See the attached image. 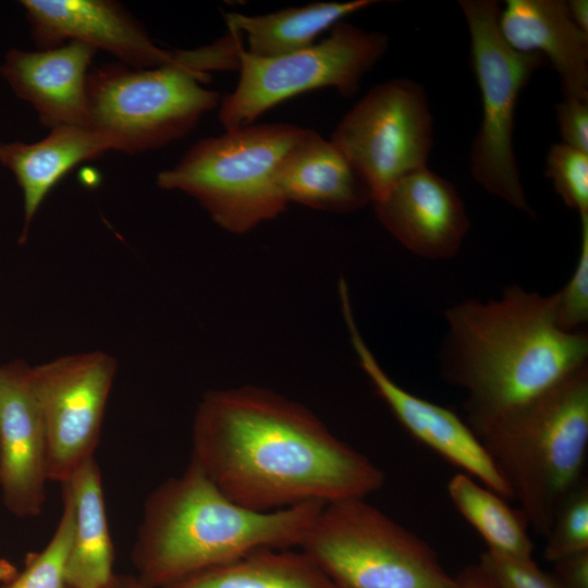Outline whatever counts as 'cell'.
<instances>
[{
	"mask_svg": "<svg viewBox=\"0 0 588 588\" xmlns=\"http://www.w3.org/2000/svg\"><path fill=\"white\" fill-rule=\"evenodd\" d=\"M191 461L232 501L259 512L366 499L385 481L306 406L256 385L204 394Z\"/></svg>",
	"mask_w": 588,
	"mask_h": 588,
	"instance_id": "1",
	"label": "cell"
},
{
	"mask_svg": "<svg viewBox=\"0 0 588 588\" xmlns=\"http://www.w3.org/2000/svg\"><path fill=\"white\" fill-rule=\"evenodd\" d=\"M444 318L440 371L465 392L477 437L588 365V335L558 324L553 295L511 285L495 299L456 303Z\"/></svg>",
	"mask_w": 588,
	"mask_h": 588,
	"instance_id": "2",
	"label": "cell"
},
{
	"mask_svg": "<svg viewBox=\"0 0 588 588\" xmlns=\"http://www.w3.org/2000/svg\"><path fill=\"white\" fill-rule=\"evenodd\" d=\"M323 505L254 511L228 498L189 461L145 501L131 554L136 577L164 588L260 549L299 547Z\"/></svg>",
	"mask_w": 588,
	"mask_h": 588,
	"instance_id": "3",
	"label": "cell"
},
{
	"mask_svg": "<svg viewBox=\"0 0 588 588\" xmlns=\"http://www.w3.org/2000/svg\"><path fill=\"white\" fill-rule=\"evenodd\" d=\"M478 438L529 528L546 537L562 502L584 481L588 365Z\"/></svg>",
	"mask_w": 588,
	"mask_h": 588,
	"instance_id": "4",
	"label": "cell"
},
{
	"mask_svg": "<svg viewBox=\"0 0 588 588\" xmlns=\"http://www.w3.org/2000/svg\"><path fill=\"white\" fill-rule=\"evenodd\" d=\"M304 131L290 123L225 130L197 142L174 167L159 172L157 185L195 198L224 231L246 234L286 210L275 170Z\"/></svg>",
	"mask_w": 588,
	"mask_h": 588,
	"instance_id": "5",
	"label": "cell"
},
{
	"mask_svg": "<svg viewBox=\"0 0 588 588\" xmlns=\"http://www.w3.org/2000/svg\"><path fill=\"white\" fill-rule=\"evenodd\" d=\"M299 548L336 588H458L425 540L366 499L324 504Z\"/></svg>",
	"mask_w": 588,
	"mask_h": 588,
	"instance_id": "6",
	"label": "cell"
},
{
	"mask_svg": "<svg viewBox=\"0 0 588 588\" xmlns=\"http://www.w3.org/2000/svg\"><path fill=\"white\" fill-rule=\"evenodd\" d=\"M458 5L468 27L471 68L482 102L481 122L469 151V172L485 191L535 217L520 181L513 135L519 94L546 60L506 44L499 29L498 1L460 0Z\"/></svg>",
	"mask_w": 588,
	"mask_h": 588,
	"instance_id": "7",
	"label": "cell"
},
{
	"mask_svg": "<svg viewBox=\"0 0 588 588\" xmlns=\"http://www.w3.org/2000/svg\"><path fill=\"white\" fill-rule=\"evenodd\" d=\"M208 79L173 61L135 71L121 64L96 68L86 79L89 128L113 137L120 151L162 147L219 107V93L200 85Z\"/></svg>",
	"mask_w": 588,
	"mask_h": 588,
	"instance_id": "8",
	"label": "cell"
},
{
	"mask_svg": "<svg viewBox=\"0 0 588 588\" xmlns=\"http://www.w3.org/2000/svg\"><path fill=\"white\" fill-rule=\"evenodd\" d=\"M330 30L321 41L277 58H256L244 49L237 84L219 105L224 128L250 125L272 107L314 89L331 87L343 97L354 96L363 76L385 54L389 37L345 20Z\"/></svg>",
	"mask_w": 588,
	"mask_h": 588,
	"instance_id": "9",
	"label": "cell"
},
{
	"mask_svg": "<svg viewBox=\"0 0 588 588\" xmlns=\"http://www.w3.org/2000/svg\"><path fill=\"white\" fill-rule=\"evenodd\" d=\"M330 139L366 183L371 203L380 199L400 179L427 167L433 122L425 88L403 77L375 85Z\"/></svg>",
	"mask_w": 588,
	"mask_h": 588,
	"instance_id": "10",
	"label": "cell"
},
{
	"mask_svg": "<svg viewBox=\"0 0 588 588\" xmlns=\"http://www.w3.org/2000/svg\"><path fill=\"white\" fill-rule=\"evenodd\" d=\"M117 370V359L99 350L32 366L47 438L49 481L64 483L94 457Z\"/></svg>",
	"mask_w": 588,
	"mask_h": 588,
	"instance_id": "11",
	"label": "cell"
},
{
	"mask_svg": "<svg viewBox=\"0 0 588 588\" xmlns=\"http://www.w3.org/2000/svg\"><path fill=\"white\" fill-rule=\"evenodd\" d=\"M341 313L358 365L400 425L418 442L505 500L512 491L471 428L452 409L399 385L380 366L357 327L347 282L339 280Z\"/></svg>",
	"mask_w": 588,
	"mask_h": 588,
	"instance_id": "12",
	"label": "cell"
},
{
	"mask_svg": "<svg viewBox=\"0 0 588 588\" xmlns=\"http://www.w3.org/2000/svg\"><path fill=\"white\" fill-rule=\"evenodd\" d=\"M47 438L32 381L22 359L0 365V489L19 517L41 513L46 499Z\"/></svg>",
	"mask_w": 588,
	"mask_h": 588,
	"instance_id": "13",
	"label": "cell"
},
{
	"mask_svg": "<svg viewBox=\"0 0 588 588\" xmlns=\"http://www.w3.org/2000/svg\"><path fill=\"white\" fill-rule=\"evenodd\" d=\"M30 36L40 49L64 40L102 49L137 70L172 63V50L156 46L143 26L108 0H22Z\"/></svg>",
	"mask_w": 588,
	"mask_h": 588,
	"instance_id": "14",
	"label": "cell"
},
{
	"mask_svg": "<svg viewBox=\"0 0 588 588\" xmlns=\"http://www.w3.org/2000/svg\"><path fill=\"white\" fill-rule=\"evenodd\" d=\"M372 205L381 225L425 259L453 258L470 228L455 186L427 167L400 179Z\"/></svg>",
	"mask_w": 588,
	"mask_h": 588,
	"instance_id": "15",
	"label": "cell"
},
{
	"mask_svg": "<svg viewBox=\"0 0 588 588\" xmlns=\"http://www.w3.org/2000/svg\"><path fill=\"white\" fill-rule=\"evenodd\" d=\"M96 51L77 41L39 51L12 48L0 73L14 94L32 105L44 125L89 127L86 79Z\"/></svg>",
	"mask_w": 588,
	"mask_h": 588,
	"instance_id": "16",
	"label": "cell"
},
{
	"mask_svg": "<svg viewBox=\"0 0 588 588\" xmlns=\"http://www.w3.org/2000/svg\"><path fill=\"white\" fill-rule=\"evenodd\" d=\"M499 29L514 50L551 63L563 98L588 101V33L572 21L565 1L507 0Z\"/></svg>",
	"mask_w": 588,
	"mask_h": 588,
	"instance_id": "17",
	"label": "cell"
},
{
	"mask_svg": "<svg viewBox=\"0 0 588 588\" xmlns=\"http://www.w3.org/2000/svg\"><path fill=\"white\" fill-rule=\"evenodd\" d=\"M275 183L287 203L351 213L371 203L370 192L344 152L311 128L286 151L275 170Z\"/></svg>",
	"mask_w": 588,
	"mask_h": 588,
	"instance_id": "18",
	"label": "cell"
},
{
	"mask_svg": "<svg viewBox=\"0 0 588 588\" xmlns=\"http://www.w3.org/2000/svg\"><path fill=\"white\" fill-rule=\"evenodd\" d=\"M108 150H119L110 135L81 126H59L36 143H1L0 163L12 172L23 194L24 223L20 243L52 187L76 164Z\"/></svg>",
	"mask_w": 588,
	"mask_h": 588,
	"instance_id": "19",
	"label": "cell"
},
{
	"mask_svg": "<svg viewBox=\"0 0 588 588\" xmlns=\"http://www.w3.org/2000/svg\"><path fill=\"white\" fill-rule=\"evenodd\" d=\"M72 503V539L66 563L70 588H105L114 576L100 468L95 457L62 483Z\"/></svg>",
	"mask_w": 588,
	"mask_h": 588,
	"instance_id": "20",
	"label": "cell"
},
{
	"mask_svg": "<svg viewBox=\"0 0 588 588\" xmlns=\"http://www.w3.org/2000/svg\"><path fill=\"white\" fill-rule=\"evenodd\" d=\"M379 1H318L275 12L247 15L229 12L223 16L229 29L243 36L245 51L256 58H277L315 44L326 29L355 12Z\"/></svg>",
	"mask_w": 588,
	"mask_h": 588,
	"instance_id": "21",
	"label": "cell"
},
{
	"mask_svg": "<svg viewBox=\"0 0 588 588\" xmlns=\"http://www.w3.org/2000/svg\"><path fill=\"white\" fill-rule=\"evenodd\" d=\"M164 588H336L302 552L260 549Z\"/></svg>",
	"mask_w": 588,
	"mask_h": 588,
	"instance_id": "22",
	"label": "cell"
},
{
	"mask_svg": "<svg viewBox=\"0 0 588 588\" xmlns=\"http://www.w3.org/2000/svg\"><path fill=\"white\" fill-rule=\"evenodd\" d=\"M448 494L455 509L480 535L487 550L517 559H534V542L522 511L461 471L448 482Z\"/></svg>",
	"mask_w": 588,
	"mask_h": 588,
	"instance_id": "23",
	"label": "cell"
},
{
	"mask_svg": "<svg viewBox=\"0 0 588 588\" xmlns=\"http://www.w3.org/2000/svg\"><path fill=\"white\" fill-rule=\"evenodd\" d=\"M62 513L52 537L39 552L26 556L24 568L1 588H70L66 563L72 539L71 499L62 490Z\"/></svg>",
	"mask_w": 588,
	"mask_h": 588,
	"instance_id": "24",
	"label": "cell"
},
{
	"mask_svg": "<svg viewBox=\"0 0 588 588\" xmlns=\"http://www.w3.org/2000/svg\"><path fill=\"white\" fill-rule=\"evenodd\" d=\"M543 556L555 562L588 551V486L581 482L560 505L546 535Z\"/></svg>",
	"mask_w": 588,
	"mask_h": 588,
	"instance_id": "25",
	"label": "cell"
},
{
	"mask_svg": "<svg viewBox=\"0 0 588 588\" xmlns=\"http://www.w3.org/2000/svg\"><path fill=\"white\" fill-rule=\"evenodd\" d=\"M546 175L563 203L588 217V154L564 143L552 144L546 159Z\"/></svg>",
	"mask_w": 588,
	"mask_h": 588,
	"instance_id": "26",
	"label": "cell"
},
{
	"mask_svg": "<svg viewBox=\"0 0 588 588\" xmlns=\"http://www.w3.org/2000/svg\"><path fill=\"white\" fill-rule=\"evenodd\" d=\"M558 324L583 331L588 322V217L580 218V248L576 267L562 290L552 294Z\"/></svg>",
	"mask_w": 588,
	"mask_h": 588,
	"instance_id": "27",
	"label": "cell"
},
{
	"mask_svg": "<svg viewBox=\"0 0 588 588\" xmlns=\"http://www.w3.org/2000/svg\"><path fill=\"white\" fill-rule=\"evenodd\" d=\"M244 49L243 36L229 29L228 34L210 45L195 49L172 50L173 62L196 74L209 77L210 71L238 72Z\"/></svg>",
	"mask_w": 588,
	"mask_h": 588,
	"instance_id": "28",
	"label": "cell"
},
{
	"mask_svg": "<svg viewBox=\"0 0 588 588\" xmlns=\"http://www.w3.org/2000/svg\"><path fill=\"white\" fill-rule=\"evenodd\" d=\"M500 588H560L554 576L534 559H517L486 550L478 562Z\"/></svg>",
	"mask_w": 588,
	"mask_h": 588,
	"instance_id": "29",
	"label": "cell"
},
{
	"mask_svg": "<svg viewBox=\"0 0 588 588\" xmlns=\"http://www.w3.org/2000/svg\"><path fill=\"white\" fill-rule=\"evenodd\" d=\"M555 113L562 143L588 154V101L563 98Z\"/></svg>",
	"mask_w": 588,
	"mask_h": 588,
	"instance_id": "30",
	"label": "cell"
},
{
	"mask_svg": "<svg viewBox=\"0 0 588 588\" xmlns=\"http://www.w3.org/2000/svg\"><path fill=\"white\" fill-rule=\"evenodd\" d=\"M553 564L552 575L560 588H588V551L562 558Z\"/></svg>",
	"mask_w": 588,
	"mask_h": 588,
	"instance_id": "31",
	"label": "cell"
},
{
	"mask_svg": "<svg viewBox=\"0 0 588 588\" xmlns=\"http://www.w3.org/2000/svg\"><path fill=\"white\" fill-rule=\"evenodd\" d=\"M456 579L458 588H500L479 563L465 566L456 575Z\"/></svg>",
	"mask_w": 588,
	"mask_h": 588,
	"instance_id": "32",
	"label": "cell"
},
{
	"mask_svg": "<svg viewBox=\"0 0 588 588\" xmlns=\"http://www.w3.org/2000/svg\"><path fill=\"white\" fill-rule=\"evenodd\" d=\"M572 21L584 32L588 33V1H565Z\"/></svg>",
	"mask_w": 588,
	"mask_h": 588,
	"instance_id": "33",
	"label": "cell"
},
{
	"mask_svg": "<svg viewBox=\"0 0 588 588\" xmlns=\"http://www.w3.org/2000/svg\"><path fill=\"white\" fill-rule=\"evenodd\" d=\"M105 588H149L136 576L125 574H114Z\"/></svg>",
	"mask_w": 588,
	"mask_h": 588,
	"instance_id": "34",
	"label": "cell"
},
{
	"mask_svg": "<svg viewBox=\"0 0 588 588\" xmlns=\"http://www.w3.org/2000/svg\"><path fill=\"white\" fill-rule=\"evenodd\" d=\"M17 574V568L8 560L0 559V581L5 584Z\"/></svg>",
	"mask_w": 588,
	"mask_h": 588,
	"instance_id": "35",
	"label": "cell"
}]
</instances>
